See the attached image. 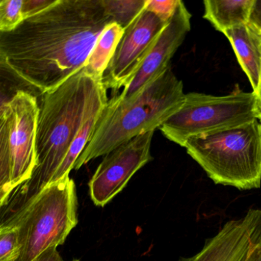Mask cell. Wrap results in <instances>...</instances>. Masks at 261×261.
I'll return each mask as SVG.
<instances>
[{"label":"cell","instance_id":"obj_1","mask_svg":"<svg viewBox=\"0 0 261 261\" xmlns=\"http://www.w3.org/2000/svg\"><path fill=\"white\" fill-rule=\"evenodd\" d=\"M112 22L102 0H57L15 30L0 33V64L43 95L86 66Z\"/></svg>","mask_w":261,"mask_h":261},{"label":"cell","instance_id":"obj_2","mask_svg":"<svg viewBox=\"0 0 261 261\" xmlns=\"http://www.w3.org/2000/svg\"><path fill=\"white\" fill-rule=\"evenodd\" d=\"M103 80L85 70L42 95L36 130L37 165L31 178L18 188L2 207L1 220L23 210L51 182L88 119L105 108Z\"/></svg>","mask_w":261,"mask_h":261},{"label":"cell","instance_id":"obj_3","mask_svg":"<svg viewBox=\"0 0 261 261\" xmlns=\"http://www.w3.org/2000/svg\"><path fill=\"white\" fill-rule=\"evenodd\" d=\"M183 84L169 66L130 98L108 100L95 129L74 164L79 170L134 137L160 129L184 105Z\"/></svg>","mask_w":261,"mask_h":261},{"label":"cell","instance_id":"obj_4","mask_svg":"<svg viewBox=\"0 0 261 261\" xmlns=\"http://www.w3.org/2000/svg\"><path fill=\"white\" fill-rule=\"evenodd\" d=\"M187 153L217 185L250 190L261 186V123L190 137Z\"/></svg>","mask_w":261,"mask_h":261},{"label":"cell","instance_id":"obj_5","mask_svg":"<svg viewBox=\"0 0 261 261\" xmlns=\"http://www.w3.org/2000/svg\"><path fill=\"white\" fill-rule=\"evenodd\" d=\"M77 197L69 175L44 189L27 207L0 226L19 230L21 249L16 261H34L51 246L62 245L76 227Z\"/></svg>","mask_w":261,"mask_h":261},{"label":"cell","instance_id":"obj_6","mask_svg":"<svg viewBox=\"0 0 261 261\" xmlns=\"http://www.w3.org/2000/svg\"><path fill=\"white\" fill-rule=\"evenodd\" d=\"M36 96L19 90L0 108V206L31 178L37 165L36 130L39 114Z\"/></svg>","mask_w":261,"mask_h":261},{"label":"cell","instance_id":"obj_7","mask_svg":"<svg viewBox=\"0 0 261 261\" xmlns=\"http://www.w3.org/2000/svg\"><path fill=\"white\" fill-rule=\"evenodd\" d=\"M256 95L237 85L230 94H186L181 108L160 127L165 137L184 147L190 137L242 126L256 120Z\"/></svg>","mask_w":261,"mask_h":261},{"label":"cell","instance_id":"obj_8","mask_svg":"<svg viewBox=\"0 0 261 261\" xmlns=\"http://www.w3.org/2000/svg\"><path fill=\"white\" fill-rule=\"evenodd\" d=\"M167 24L145 7L125 29L110 61L103 77L107 89L117 93L131 83Z\"/></svg>","mask_w":261,"mask_h":261},{"label":"cell","instance_id":"obj_9","mask_svg":"<svg viewBox=\"0 0 261 261\" xmlns=\"http://www.w3.org/2000/svg\"><path fill=\"white\" fill-rule=\"evenodd\" d=\"M154 132L140 134L105 155L88 182L90 196L96 206L106 205L139 169L153 160L150 146Z\"/></svg>","mask_w":261,"mask_h":261},{"label":"cell","instance_id":"obj_10","mask_svg":"<svg viewBox=\"0 0 261 261\" xmlns=\"http://www.w3.org/2000/svg\"><path fill=\"white\" fill-rule=\"evenodd\" d=\"M261 237V210L250 209L242 218L230 220L191 257L178 261H247Z\"/></svg>","mask_w":261,"mask_h":261},{"label":"cell","instance_id":"obj_11","mask_svg":"<svg viewBox=\"0 0 261 261\" xmlns=\"http://www.w3.org/2000/svg\"><path fill=\"white\" fill-rule=\"evenodd\" d=\"M191 18L192 15L184 3L180 1L175 14L159 36L140 71L131 83L123 88L121 94H118L120 98H130L170 66L171 59L190 31Z\"/></svg>","mask_w":261,"mask_h":261},{"label":"cell","instance_id":"obj_12","mask_svg":"<svg viewBox=\"0 0 261 261\" xmlns=\"http://www.w3.org/2000/svg\"><path fill=\"white\" fill-rule=\"evenodd\" d=\"M223 34L233 47L238 62L245 73L253 92L259 88L261 77V37L248 25L242 24Z\"/></svg>","mask_w":261,"mask_h":261},{"label":"cell","instance_id":"obj_13","mask_svg":"<svg viewBox=\"0 0 261 261\" xmlns=\"http://www.w3.org/2000/svg\"><path fill=\"white\" fill-rule=\"evenodd\" d=\"M254 0H205L204 19L215 30L224 33L226 30L248 23Z\"/></svg>","mask_w":261,"mask_h":261},{"label":"cell","instance_id":"obj_14","mask_svg":"<svg viewBox=\"0 0 261 261\" xmlns=\"http://www.w3.org/2000/svg\"><path fill=\"white\" fill-rule=\"evenodd\" d=\"M124 30L117 22L106 27L96 42L84 70L97 79L103 80V74L108 68Z\"/></svg>","mask_w":261,"mask_h":261},{"label":"cell","instance_id":"obj_15","mask_svg":"<svg viewBox=\"0 0 261 261\" xmlns=\"http://www.w3.org/2000/svg\"><path fill=\"white\" fill-rule=\"evenodd\" d=\"M102 111H103V109L93 114L88 119V121L85 123V124L84 125L82 130L80 131L79 135L76 137L74 143L71 145V148H70L66 157L64 160L63 163H62L60 167L56 171V174L53 176L49 185L53 184V183L65 178V176L69 175L70 172H71V169H74L76 161H77V159H79L81 154L83 152L85 146H87L90 138H91V135L94 133Z\"/></svg>","mask_w":261,"mask_h":261},{"label":"cell","instance_id":"obj_16","mask_svg":"<svg viewBox=\"0 0 261 261\" xmlns=\"http://www.w3.org/2000/svg\"><path fill=\"white\" fill-rule=\"evenodd\" d=\"M108 14L123 30L144 10L147 0H102Z\"/></svg>","mask_w":261,"mask_h":261},{"label":"cell","instance_id":"obj_17","mask_svg":"<svg viewBox=\"0 0 261 261\" xmlns=\"http://www.w3.org/2000/svg\"><path fill=\"white\" fill-rule=\"evenodd\" d=\"M22 9L23 0H2L0 2V33H9L25 20Z\"/></svg>","mask_w":261,"mask_h":261},{"label":"cell","instance_id":"obj_18","mask_svg":"<svg viewBox=\"0 0 261 261\" xmlns=\"http://www.w3.org/2000/svg\"><path fill=\"white\" fill-rule=\"evenodd\" d=\"M20 249L17 227L0 226V261H16Z\"/></svg>","mask_w":261,"mask_h":261},{"label":"cell","instance_id":"obj_19","mask_svg":"<svg viewBox=\"0 0 261 261\" xmlns=\"http://www.w3.org/2000/svg\"><path fill=\"white\" fill-rule=\"evenodd\" d=\"M181 0H147L146 8L155 13L166 23H169Z\"/></svg>","mask_w":261,"mask_h":261},{"label":"cell","instance_id":"obj_20","mask_svg":"<svg viewBox=\"0 0 261 261\" xmlns=\"http://www.w3.org/2000/svg\"><path fill=\"white\" fill-rule=\"evenodd\" d=\"M57 0H23L24 18L25 19L39 14L56 4Z\"/></svg>","mask_w":261,"mask_h":261},{"label":"cell","instance_id":"obj_21","mask_svg":"<svg viewBox=\"0 0 261 261\" xmlns=\"http://www.w3.org/2000/svg\"><path fill=\"white\" fill-rule=\"evenodd\" d=\"M248 25L261 37V0H254L250 11Z\"/></svg>","mask_w":261,"mask_h":261},{"label":"cell","instance_id":"obj_22","mask_svg":"<svg viewBox=\"0 0 261 261\" xmlns=\"http://www.w3.org/2000/svg\"><path fill=\"white\" fill-rule=\"evenodd\" d=\"M34 261H63L58 251L57 246H51L42 252Z\"/></svg>","mask_w":261,"mask_h":261},{"label":"cell","instance_id":"obj_23","mask_svg":"<svg viewBox=\"0 0 261 261\" xmlns=\"http://www.w3.org/2000/svg\"><path fill=\"white\" fill-rule=\"evenodd\" d=\"M247 261H261V237L253 245Z\"/></svg>","mask_w":261,"mask_h":261},{"label":"cell","instance_id":"obj_24","mask_svg":"<svg viewBox=\"0 0 261 261\" xmlns=\"http://www.w3.org/2000/svg\"><path fill=\"white\" fill-rule=\"evenodd\" d=\"M256 95V102H255V113H256V119L261 121V77L259 82V88L257 91L254 93Z\"/></svg>","mask_w":261,"mask_h":261},{"label":"cell","instance_id":"obj_25","mask_svg":"<svg viewBox=\"0 0 261 261\" xmlns=\"http://www.w3.org/2000/svg\"><path fill=\"white\" fill-rule=\"evenodd\" d=\"M71 261H80L79 259H73V260Z\"/></svg>","mask_w":261,"mask_h":261}]
</instances>
